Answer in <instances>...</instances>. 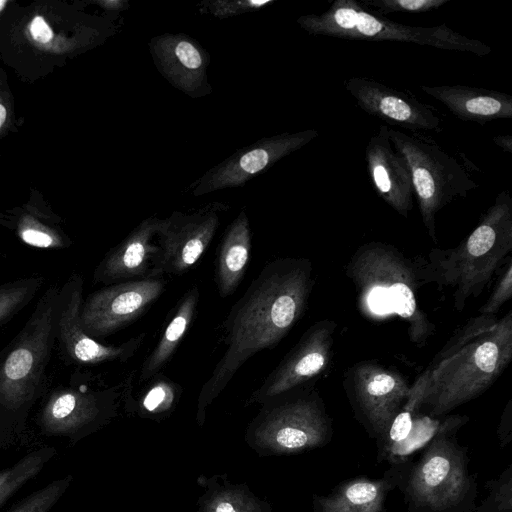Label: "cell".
I'll return each mask as SVG.
<instances>
[{"label":"cell","instance_id":"9a60e30c","mask_svg":"<svg viewBox=\"0 0 512 512\" xmlns=\"http://www.w3.org/2000/svg\"><path fill=\"white\" fill-rule=\"evenodd\" d=\"M344 88L360 109L391 126L410 132L443 130L444 119L438 109L407 92L364 76L348 78Z\"/></svg>","mask_w":512,"mask_h":512},{"label":"cell","instance_id":"ba28073f","mask_svg":"<svg viewBox=\"0 0 512 512\" xmlns=\"http://www.w3.org/2000/svg\"><path fill=\"white\" fill-rule=\"evenodd\" d=\"M389 136L393 148L408 164L423 225L436 242L437 213L479 185L456 158L428 135L389 126Z\"/></svg>","mask_w":512,"mask_h":512},{"label":"cell","instance_id":"f35d334b","mask_svg":"<svg viewBox=\"0 0 512 512\" xmlns=\"http://www.w3.org/2000/svg\"><path fill=\"white\" fill-rule=\"evenodd\" d=\"M6 113V108L2 104H0V128L6 119Z\"/></svg>","mask_w":512,"mask_h":512},{"label":"cell","instance_id":"484cf974","mask_svg":"<svg viewBox=\"0 0 512 512\" xmlns=\"http://www.w3.org/2000/svg\"><path fill=\"white\" fill-rule=\"evenodd\" d=\"M426 384L427 372L425 370L410 386L405 403L392 421L385 439L377 448L378 463L386 461L390 450L407 437L414 420L422 409Z\"/></svg>","mask_w":512,"mask_h":512},{"label":"cell","instance_id":"1f68e13d","mask_svg":"<svg viewBox=\"0 0 512 512\" xmlns=\"http://www.w3.org/2000/svg\"><path fill=\"white\" fill-rule=\"evenodd\" d=\"M71 476L54 480L21 500L9 512H48L71 482Z\"/></svg>","mask_w":512,"mask_h":512},{"label":"cell","instance_id":"7c38bea8","mask_svg":"<svg viewBox=\"0 0 512 512\" xmlns=\"http://www.w3.org/2000/svg\"><path fill=\"white\" fill-rule=\"evenodd\" d=\"M83 278L73 273L59 287L57 297L56 341L62 356L77 365L104 362H126L136 353L145 333L120 345H105L89 337L83 330L80 312L83 304Z\"/></svg>","mask_w":512,"mask_h":512},{"label":"cell","instance_id":"d4e9b609","mask_svg":"<svg viewBox=\"0 0 512 512\" xmlns=\"http://www.w3.org/2000/svg\"><path fill=\"white\" fill-rule=\"evenodd\" d=\"M419 414L407 437L389 452L386 461L391 464L411 458L412 454L426 446L438 433L446 429H460L469 420L467 416L452 415L440 419Z\"/></svg>","mask_w":512,"mask_h":512},{"label":"cell","instance_id":"5b68a950","mask_svg":"<svg viewBox=\"0 0 512 512\" xmlns=\"http://www.w3.org/2000/svg\"><path fill=\"white\" fill-rule=\"evenodd\" d=\"M512 249V198L498 193L474 230L455 248L431 253L432 276L454 290V307L481 294Z\"/></svg>","mask_w":512,"mask_h":512},{"label":"cell","instance_id":"d590c367","mask_svg":"<svg viewBox=\"0 0 512 512\" xmlns=\"http://www.w3.org/2000/svg\"><path fill=\"white\" fill-rule=\"evenodd\" d=\"M499 446L506 448L512 440V400L510 399L503 410L497 428Z\"/></svg>","mask_w":512,"mask_h":512},{"label":"cell","instance_id":"4dcf8cb0","mask_svg":"<svg viewBox=\"0 0 512 512\" xmlns=\"http://www.w3.org/2000/svg\"><path fill=\"white\" fill-rule=\"evenodd\" d=\"M450 0H360V5L367 11L385 16L390 13H424L439 9Z\"/></svg>","mask_w":512,"mask_h":512},{"label":"cell","instance_id":"e0dca14e","mask_svg":"<svg viewBox=\"0 0 512 512\" xmlns=\"http://www.w3.org/2000/svg\"><path fill=\"white\" fill-rule=\"evenodd\" d=\"M118 386L92 389L86 383L55 390L43 407L40 422L48 434L72 435L109 416L120 395Z\"/></svg>","mask_w":512,"mask_h":512},{"label":"cell","instance_id":"5bb4252c","mask_svg":"<svg viewBox=\"0 0 512 512\" xmlns=\"http://www.w3.org/2000/svg\"><path fill=\"white\" fill-rule=\"evenodd\" d=\"M319 135L315 129L264 137L237 150L209 169L190 186L194 196L226 188L244 186L250 179L267 171L275 163L299 150Z\"/></svg>","mask_w":512,"mask_h":512},{"label":"cell","instance_id":"ffe728a7","mask_svg":"<svg viewBox=\"0 0 512 512\" xmlns=\"http://www.w3.org/2000/svg\"><path fill=\"white\" fill-rule=\"evenodd\" d=\"M159 220L139 223L117 246L111 248L93 273V282L106 286L157 277L154 263L159 247L153 243Z\"/></svg>","mask_w":512,"mask_h":512},{"label":"cell","instance_id":"ac0fdd59","mask_svg":"<svg viewBox=\"0 0 512 512\" xmlns=\"http://www.w3.org/2000/svg\"><path fill=\"white\" fill-rule=\"evenodd\" d=\"M149 49L155 66L172 86L192 98L211 93L210 57L197 40L184 33H164L150 40Z\"/></svg>","mask_w":512,"mask_h":512},{"label":"cell","instance_id":"ab89813d","mask_svg":"<svg viewBox=\"0 0 512 512\" xmlns=\"http://www.w3.org/2000/svg\"><path fill=\"white\" fill-rule=\"evenodd\" d=\"M5 4H6L5 0H0V11L3 9Z\"/></svg>","mask_w":512,"mask_h":512},{"label":"cell","instance_id":"6da1fadb","mask_svg":"<svg viewBox=\"0 0 512 512\" xmlns=\"http://www.w3.org/2000/svg\"><path fill=\"white\" fill-rule=\"evenodd\" d=\"M312 263L304 258L268 262L231 307L222 325L225 352L203 384L197 421L233 376L257 352L274 348L303 315L314 280Z\"/></svg>","mask_w":512,"mask_h":512},{"label":"cell","instance_id":"44dd1931","mask_svg":"<svg viewBox=\"0 0 512 512\" xmlns=\"http://www.w3.org/2000/svg\"><path fill=\"white\" fill-rule=\"evenodd\" d=\"M399 463H391L381 477L359 476L342 481L327 495L314 494L313 512H387L386 500L397 488Z\"/></svg>","mask_w":512,"mask_h":512},{"label":"cell","instance_id":"52a82bcc","mask_svg":"<svg viewBox=\"0 0 512 512\" xmlns=\"http://www.w3.org/2000/svg\"><path fill=\"white\" fill-rule=\"evenodd\" d=\"M59 286L51 285L15 339L0 353V407L24 410L42 390L56 342Z\"/></svg>","mask_w":512,"mask_h":512},{"label":"cell","instance_id":"83f0119b","mask_svg":"<svg viewBox=\"0 0 512 512\" xmlns=\"http://www.w3.org/2000/svg\"><path fill=\"white\" fill-rule=\"evenodd\" d=\"M55 450L45 447L22 457L12 466L0 471V506L37 476L53 457Z\"/></svg>","mask_w":512,"mask_h":512},{"label":"cell","instance_id":"603a6c76","mask_svg":"<svg viewBox=\"0 0 512 512\" xmlns=\"http://www.w3.org/2000/svg\"><path fill=\"white\" fill-rule=\"evenodd\" d=\"M252 248V233L245 209L226 228L217 249L215 281L222 298L234 293L243 279Z\"/></svg>","mask_w":512,"mask_h":512},{"label":"cell","instance_id":"cb8c5ba5","mask_svg":"<svg viewBox=\"0 0 512 512\" xmlns=\"http://www.w3.org/2000/svg\"><path fill=\"white\" fill-rule=\"evenodd\" d=\"M199 297L197 285H193L181 297L159 341L140 368L138 378L140 384L159 373L173 356L195 317Z\"/></svg>","mask_w":512,"mask_h":512},{"label":"cell","instance_id":"7402d4cb","mask_svg":"<svg viewBox=\"0 0 512 512\" xmlns=\"http://www.w3.org/2000/svg\"><path fill=\"white\" fill-rule=\"evenodd\" d=\"M419 88L465 122L484 125L512 118V96L501 91L459 84Z\"/></svg>","mask_w":512,"mask_h":512},{"label":"cell","instance_id":"74e56055","mask_svg":"<svg viewBox=\"0 0 512 512\" xmlns=\"http://www.w3.org/2000/svg\"><path fill=\"white\" fill-rule=\"evenodd\" d=\"M493 142L507 153H512L511 135H497L492 138Z\"/></svg>","mask_w":512,"mask_h":512},{"label":"cell","instance_id":"e575fe53","mask_svg":"<svg viewBox=\"0 0 512 512\" xmlns=\"http://www.w3.org/2000/svg\"><path fill=\"white\" fill-rule=\"evenodd\" d=\"M512 296V263L508 259L506 268L486 303L479 309L480 315H494Z\"/></svg>","mask_w":512,"mask_h":512},{"label":"cell","instance_id":"f546056e","mask_svg":"<svg viewBox=\"0 0 512 512\" xmlns=\"http://www.w3.org/2000/svg\"><path fill=\"white\" fill-rule=\"evenodd\" d=\"M487 496L472 512H512V464L497 478L485 482Z\"/></svg>","mask_w":512,"mask_h":512},{"label":"cell","instance_id":"7a4b0ae2","mask_svg":"<svg viewBox=\"0 0 512 512\" xmlns=\"http://www.w3.org/2000/svg\"><path fill=\"white\" fill-rule=\"evenodd\" d=\"M512 359V311L471 318L436 355L426 369L422 408L444 417L483 394Z\"/></svg>","mask_w":512,"mask_h":512},{"label":"cell","instance_id":"f1b7e54d","mask_svg":"<svg viewBox=\"0 0 512 512\" xmlns=\"http://www.w3.org/2000/svg\"><path fill=\"white\" fill-rule=\"evenodd\" d=\"M43 281L42 276H30L0 285V325L29 304Z\"/></svg>","mask_w":512,"mask_h":512},{"label":"cell","instance_id":"30bf717a","mask_svg":"<svg viewBox=\"0 0 512 512\" xmlns=\"http://www.w3.org/2000/svg\"><path fill=\"white\" fill-rule=\"evenodd\" d=\"M409 390L401 374L378 363L365 361L352 367L348 397L355 417L375 440L377 448L405 403Z\"/></svg>","mask_w":512,"mask_h":512},{"label":"cell","instance_id":"9c48e42d","mask_svg":"<svg viewBox=\"0 0 512 512\" xmlns=\"http://www.w3.org/2000/svg\"><path fill=\"white\" fill-rule=\"evenodd\" d=\"M253 423L254 437L273 453L290 454L326 446L332 419L321 398L300 386L267 399Z\"/></svg>","mask_w":512,"mask_h":512},{"label":"cell","instance_id":"8fae6325","mask_svg":"<svg viewBox=\"0 0 512 512\" xmlns=\"http://www.w3.org/2000/svg\"><path fill=\"white\" fill-rule=\"evenodd\" d=\"M227 209L223 203L210 202L192 212L174 211L160 219L156 231L159 252L154 263L157 277L182 274L193 267L212 241L220 214Z\"/></svg>","mask_w":512,"mask_h":512},{"label":"cell","instance_id":"8992f818","mask_svg":"<svg viewBox=\"0 0 512 512\" xmlns=\"http://www.w3.org/2000/svg\"><path fill=\"white\" fill-rule=\"evenodd\" d=\"M297 24L308 34L346 40L398 41L434 48L487 56L491 48L484 42L454 31L446 24L411 26L375 15L356 0H335L320 14H306Z\"/></svg>","mask_w":512,"mask_h":512},{"label":"cell","instance_id":"277c9868","mask_svg":"<svg viewBox=\"0 0 512 512\" xmlns=\"http://www.w3.org/2000/svg\"><path fill=\"white\" fill-rule=\"evenodd\" d=\"M347 275L367 315L399 316L407 323L409 339L418 346L434 334V325L418 304L415 269L397 249L380 242L361 246L347 266Z\"/></svg>","mask_w":512,"mask_h":512},{"label":"cell","instance_id":"4316f807","mask_svg":"<svg viewBox=\"0 0 512 512\" xmlns=\"http://www.w3.org/2000/svg\"><path fill=\"white\" fill-rule=\"evenodd\" d=\"M142 384L145 386L132 402L144 416L157 417L171 412L182 394V387L161 372Z\"/></svg>","mask_w":512,"mask_h":512},{"label":"cell","instance_id":"d6a6232c","mask_svg":"<svg viewBox=\"0 0 512 512\" xmlns=\"http://www.w3.org/2000/svg\"><path fill=\"white\" fill-rule=\"evenodd\" d=\"M275 0H204L197 6L201 13L225 19L256 12L273 4Z\"/></svg>","mask_w":512,"mask_h":512},{"label":"cell","instance_id":"4fadbf2b","mask_svg":"<svg viewBox=\"0 0 512 512\" xmlns=\"http://www.w3.org/2000/svg\"><path fill=\"white\" fill-rule=\"evenodd\" d=\"M167 285L162 277L111 284L91 293L80 312L84 332L91 338L111 335L142 316Z\"/></svg>","mask_w":512,"mask_h":512},{"label":"cell","instance_id":"3957f363","mask_svg":"<svg viewBox=\"0 0 512 512\" xmlns=\"http://www.w3.org/2000/svg\"><path fill=\"white\" fill-rule=\"evenodd\" d=\"M459 429L438 433L417 460L399 463L397 489L408 512H472L478 486L470 473L467 447L459 444Z\"/></svg>","mask_w":512,"mask_h":512},{"label":"cell","instance_id":"2e32d148","mask_svg":"<svg viewBox=\"0 0 512 512\" xmlns=\"http://www.w3.org/2000/svg\"><path fill=\"white\" fill-rule=\"evenodd\" d=\"M335 322L323 320L311 326L262 385L249 397L247 404L263 403L269 398L302 386L327 366L333 345Z\"/></svg>","mask_w":512,"mask_h":512},{"label":"cell","instance_id":"d6986e66","mask_svg":"<svg viewBox=\"0 0 512 512\" xmlns=\"http://www.w3.org/2000/svg\"><path fill=\"white\" fill-rule=\"evenodd\" d=\"M367 172L378 196L399 215L413 208V186L408 164L391 143L389 126L380 125L365 147Z\"/></svg>","mask_w":512,"mask_h":512},{"label":"cell","instance_id":"836d02e7","mask_svg":"<svg viewBox=\"0 0 512 512\" xmlns=\"http://www.w3.org/2000/svg\"><path fill=\"white\" fill-rule=\"evenodd\" d=\"M206 512H259V506L245 494L227 490L210 501Z\"/></svg>","mask_w":512,"mask_h":512},{"label":"cell","instance_id":"8d00e7d4","mask_svg":"<svg viewBox=\"0 0 512 512\" xmlns=\"http://www.w3.org/2000/svg\"><path fill=\"white\" fill-rule=\"evenodd\" d=\"M30 32L32 37L42 43H46L50 41L53 37V32L51 28L48 26V24L45 22L43 17L36 16L31 25H30Z\"/></svg>","mask_w":512,"mask_h":512}]
</instances>
